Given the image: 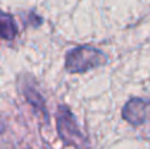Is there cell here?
<instances>
[{
    "mask_svg": "<svg viewBox=\"0 0 150 149\" xmlns=\"http://www.w3.org/2000/svg\"><path fill=\"white\" fill-rule=\"evenodd\" d=\"M108 57L100 49L91 45H80L66 54L65 69L70 74H83L92 69L104 66Z\"/></svg>",
    "mask_w": 150,
    "mask_h": 149,
    "instance_id": "obj_1",
    "label": "cell"
},
{
    "mask_svg": "<svg viewBox=\"0 0 150 149\" xmlns=\"http://www.w3.org/2000/svg\"><path fill=\"white\" fill-rule=\"evenodd\" d=\"M57 131L62 141L78 149L87 148V140L80 132L76 119L66 106H59L57 111Z\"/></svg>",
    "mask_w": 150,
    "mask_h": 149,
    "instance_id": "obj_2",
    "label": "cell"
},
{
    "mask_svg": "<svg viewBox=\"0 0 150 149\" xmlns=\"http://www.w3.org/2000/svg\"><path fill=\"white\" fill-rule=\"evenodd\" d=\"M122 119L133 127L150 121V99L132 98L122 108Z\"/></svg>",
    "mask_w": 150,
    "mask_h": 149,
    "instance_id": "obj_3",
    "label": "cell"
},
{
    "mask_svg": "<svg viewBox=\"0 0 150 149\" xmlns=\"http://www.w3.org/2000/svg\"><path fill=\"white\" fill-rule=\"evenodd\" d=\"M23 91H24V95H25L26 102H28L34 110L41 112L42 115L45 116V119H49V114H47L46 107H45V99L38 92V90L34 89V87L30 86V84H25Z\"/></svg>",
    "mask_w": 150,
    "mask_h": 149,
    "instance_id": "obj_4",
    "label": "cell"
},
{
    "mask_svg": "<svg viewBox=\"0 0 150 149\" xmlns=\"http://www.w3.org/2000/svg\"><path fill=\"white\" fill-rule=\"evenodd\" d=\"M17 34L16 21L9 13L0 11V38L11 41Z\"/></svg>",
    "mask_w": 150,
    "mask_h": 149,
    "instance_id": "obj_5",
    "label": "cell"
}]
</instances>
